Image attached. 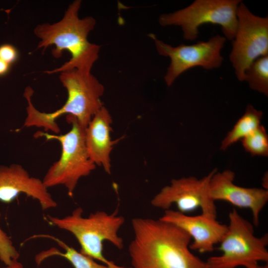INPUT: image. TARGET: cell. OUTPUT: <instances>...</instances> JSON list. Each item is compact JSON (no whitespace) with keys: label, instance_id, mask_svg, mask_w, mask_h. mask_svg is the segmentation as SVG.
<instances>
[{"label":"cell","instance_id":"1","mask_svg":"<svg viewBox=\"0 0 268 268\" xmlns=\"http://www.w3.org/2000/svg\"><path fill=\"white\" fill-rule=\"evenodd\" d=\"M131 268H208L189 248L191 237L172 223L148 218L132 220Z\"/></svg>","mask_w":268,"mask_h":268},{"label":"cell","instance_id":"2","mask_svg":"<svg viewBox=\"0 0 268 268\" xmlns=\"http://www.w3.org/2000/svg\"><path fill=\"white\" fill-rule=\"evenodd\" d=\"M81 3L80 0L73 1L61 20L53 24H39L34 29V34L40 39L38 49L45 50L49 46H54L52 54L55 58L61 57L65 51L71 55L68 61L56 69L46 71L48 74L74 69L91 72L99 58L100 46L88 40V36L94 29L96 20L91 16L79 17Z\"/></svg>","mask_w":268,"mask_h":268},{"label":"cell","instance_id":"3","mask_svg":"<svg viewBox=\"0 0 268 268\" xmlns=\"http://www.w3.org/2000/svg\"><path fill=\"white\" fill-rule=\"evenodd\" d=\"M59 78L67 92V98L61 108L52 112H43L33 105L31 97L33 90L26 88L24 96L27 101V115L23 127L42 128L58 134L60 132L57 120L64 115L75 117L78 122L86 128L95 113L103 105L101 97L104 87L91 72L77 70L60 72Z\"/></svg>","mask_w":268,"mask_h":268},{"label":"cell","instance_id":"4","mask_svg":"<svg viewBox=\"0 0 268 268\" xmlns=\"http://www.w3.org/2000/svg\"><path fill=\"white\" fill-rule=\"evenodd\" d=\"M81 207L74 209L69 215L63 217L47 215L49 223L67 231L76 239L80 246L79 252L84 255L100 262L110 268H131L117 265L107 259L103 254V243L108 241L117 248L124 247L123 238L118 232L125 222L118 210L112 213L98 210L87 217L83 216Z\"/></svg>","mask_w":268,"mask_h":268},{"label":"cell","instance_id":"5","mask_svg":"<svg viewBox=\"0 0 268 268\" xmlns=\"http://www.w3.org/2000/svg\"><path fill=\"white\" fill-rule=\"evenodd\" d=\"M66 118L71 125L67 133L56 134L38 131L34 136L44 137L47 141L56 140L60 143V158L50 167L42 181L47 188L63 185L67 188L68 195L72 197L79 180L89 175L96 165L90 159L87 151L85 128L75 117L67 115Z\"/></svg>","mask_w":268,"mask_h":268},{"label":"cell","instance_id":"6","mask_svg":"<svg viewBox=\"0 0 268 268\" xmlns=\"http://www.w3.org/2000/svg\"><path fill=\"white\" fill-rule=\"evenodd\" d=\"M227 230L220 242L219 256L209 257L208 268H254L259 262H268V234L260 237L254 234L253 225L235 208L229 213Z\"/></svg>","mask_w":268,"mask_h":268},{"label":"cell","instance_id":"7","mask_svg":"<svg viewBox=\"0 0 268 268\" xmlns=\"http://www.w3.org/2000/svg\"><path fill=\"white\" fill-rule=\"evenodd\" d=\"M241 0H196L190 5L173 12L161 14L162 26L181 27L184 39L193 41L199 27L204 24L219 25L226 39L233 40L237 27V10Z\"/></svg>","mask_w":268,"mask_h":268},{"label":"cell","instance_id":"8","mask_svg":"<svg viewBox=\"0 0 268 268\" xmlns=\"http://www.w3.org/2000/svg\"><path fill=\"white\" fill-rule=\"evenodd\" d=\"M229 60L237 79L244 81L246 69L257 59L268 55V17L255 15L242 1Z\"/></svg>","mask_w":268,"mask_h":268},{"label":"cell","instance_id":"9","mask_svg":"<svg viewBox=\"0 0 268 268\" xmlns=\"http://www.w3.org/2000/svg\"><path fill=\"white\" fill-rule=\"evenodd\" d=\"M154 42L158 53L169 58L170 63L164 76L168 86H171L183 72L196 67L210 70L219 67L223 58L221 55L226 38L216 35L207 41H199L187 45L181 44L173 47L150 35Z\"/></svg>","mask_w":268,"mask_h":268},{"label":"cell","instance_id":"10","mask_svg":"<svg viewBox=\"0 0 268 268\" xmlns=\"http://www.w3.org/2000/svg\"><path fill=\"white\" fill-rule=\"evenodd\" d=\"M214 169L201 179L190 176L173 179L151 200V205L165 210L175 204L178 211L185 213L200 208L201 214L216 217V206L209 193V183Z\"/></svg>","mask_w":268,"mask_h":268},{"label":"cell","instance_id":"11","mask_svg":"<svg viewBox=\"0 0 268 268\" xmlns=\"http://www.w3.org/2000/svg\"><path fill=\"white\" fill-rule=\"evenodd\" d=\"M235 177L231 170L216 171L209 181L210 197L214 201H223L239 208L250 209L253 224L258 226L260 214L268 201V190L239 186L234 183Z\"/></svg>","mask_w":268,"mask_h":268},{"label":"cell","instance_id":"12","mask_svg":"<svg viewBox=\"0 0 268 268\" xmlns=\"http://www.w3.org/2000/svg\"><path fill=\"white\" fill-rule=\"evenodd\" d=\"M172 223L187 232L193 239L189 248L201 253L212 252L214 245L219 243L227 230V225L216 217L201 214L190 216L178 210L168 209L159 218Z\"/></svg>","mask_w":268,"mask_h":268},{"label":"cell","instance_id":"13","mask_svg":"<svg viewBox=\"0 0 268 268\" xmlns=\"http://www.w3.org/2000/svg\"><path fill=\"white\" fill-rule=\"evenodd\" d=\"M20 194L37 200L43 210L57 206L43 181L30 176L22 165H0V201L10 203Z\"/></svg>","mask_w":268,"mask_h":268},{"label":"cell","instance_id":"14","mask_svg":"<svg viewBox=\"0 0 268 268\" xmlns=\"http://www.w3.org/2000/svg\"><path fill=\"white\" fill-rule=\"evenodd\" d=\"M113 120L108 109L102 106L93 116L85 129V141L90 159L105 171L111 173L110 155L115 144L121 139L111 137Z\"/></svg>","mask_w":268,"mask_h":268},{"label":"cell","instance_id":"15","mask_svg":"<svg viewBox=\"0 0 268 268\" xmlns=\"http://www.w3.org/2000/svg\"><path fill=\"white\" fill-rule=\"evenodd\" d=\"M35 238H45L51 239L56 242L64 252H61L55 248L43 251L37 254L36 262L40 264L46 259L52 256H60L67 260L74 268H110L108 266L97 262L96 261L81 254L74 248L69 246L58 238L48 234H39L33 236Z\"/></svg>","mask_w":268,"mask_h":268},{"label":"cell","instance_id":"16","mask_svg":"<svg viewBox=\"0 0 268 268\" xmlns=\"http://www.w3.org/2000/svg\"><path fill=\"white\" fill-rule=\"evenodd\" d=\"M262 117L263 112L261 111L256 109L252 105H248L244 114L222 140L220 150H226L253 132L261 125Z\"/></svg>","mask_w":268,"mask_h":268},{"label":"cell","instance_id":"17","mask_svg":"<svg viewBox=\"0 0 268 268\" xmlns=\"http://www.w3.org/2000/svg\"><path fill=\"white\" fill-rule=\"evenodd\" d=\"M244 81L252 89L268 95V55L261 57L246 69Z\"/></svg>","mask_w":268,"mask_h":268},{"label":"cell","instance_id":"18","mask_svg":"<svg viewBox=\"0 0 268 268\" xmlns=\"http://www.w3.org/2000/svg\"><path fill=\"white\" fill-rule=\"evenodd\" d=\"M241 141L244 149L252 155L268 156V135L263 126L261 125Z\"/></svg>","mask_w":268,"mask_h":268},{"label":"cell","instance_id":"19","mask_svg":"<svg viewBox=\"0 0 268 268\" xmlns=\"http://www.w3.org/2000/svg\"><path fill=\"white\" fill-rule=\"evenodd\" d=\"M1 215L0 211V218ZM19 257V253L10 237L0 227V261L8 265L14 260H18Z\"/></svg>","mask_w":268,"mask_h":268},{"label":"cell","instance_id":"20","mask_svg":"<svg viewBox=\"0 0 268 268\" xmlns=\"http://www.w3.org/2000/svg\"><path fill=\"white\" fill-rule=\"evenodd\" d=\"M16 49L11 45L4 44L0 46V59L10 65L18 58Z\"/></svg>","mask_w":268,"mask_h":268},{"label":"cell","instance_id":"21","mask_svg":"<svg viewBox=\"0 0 268 268\" xmlns=\"http://www.w3.org/2000/svg\"><path fill=\"white\" fill-rule=\"evenodd\" d=\"M10 65L0 59V76L6 73L9 69Z\"/></svg>","mask_w":268,"mask_h":268},{"label":"cell","instance_id":"22","mask_svg":"<svg viewBox=\"0 0 268 268\" xmlns=\"http://www.w3.org/2000/svg\"><path fill=\"white\" fill-rule=\"evenodd\" d=\"M5 267L0 268H25L23 265L18 260H14L10 264L5 265Z\"/></svg>","mask_w":268,"mask_h":268},{"label":"cell","instance_id":"23","mask_svg":"<svg viewBox=\"0 0 268 268\" xmlns=\"http://www.w3.org/2000/svg\"><path fill=\"white\" fill-rule=\"evenodd\" d=\"M266 181L268 182V174H265L262 178V185L264 187V189H268V183H266Z\"/></svg>","mask_w":268,"mask_h":268},{"label":"cell","instance_id":"24","mask_svg":"<svg viewBox=\"0 0 268 268\" xmlns=\"http://www.w3.org/2000/svg\"><path fill=\"white\" fill-rule=\"evenodd\" d=\"M254 268H268V264L264 266H261V265H258Z\"/></svg>","mask_w":268,"mask_h":268}]
</instances>
